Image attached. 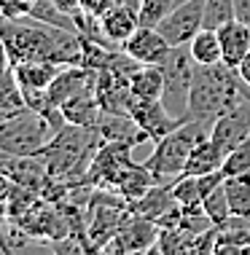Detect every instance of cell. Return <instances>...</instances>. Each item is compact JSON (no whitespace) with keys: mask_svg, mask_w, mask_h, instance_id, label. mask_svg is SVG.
<instances>
[{"mask_svg":"<svg viewBox=\"0 0 250 255\" xmlns=\"http://www.w3.org/2000/svg\"><path fill=\"white\" fill-rule=\"evenodd\" d=\"M102 145V137L97 127H78V124H65L46 148L40 150L43 167L51 180H62L73 188V185H86V169L92 164V156Z\"/></svg>","mask_w":250,"mask_h":255,"instance_id":"obj_1","label":"cell"},{"mask_svg":"<svg viewBox=\"0 0 250 255\" xmlns=\"http://www.w3.org/2000/svg\"><path fill=\"white\" fill-rule=\"evenodd\" d=\"M245 100L242 94V78L234 67L226 62L215 65H197L194 73V86H191V100H189V116L202 124H210L234 108L237 102Z\"/></svg>","mask_w":250,"mask_h":255,"instance_id":"obj_2","label":"cell"},{"mask_svg":"<svg viewBox=\"0 0 250 255\" xmlns=\"http://www.w3.org/2000/svg\"><path fill=\"white\" fill-rule=\"evenodd\" d=\"M207 134H210V124H202L197 119L183 121L178 129H172L170 134L156 142V148L151 150V156L143 164L148 167L159 185H172L178 177H183L191 148Z\"/></svg>","mask_w":250,"mask_h":255,"instance_id":"obj_3","label":"cell"},{"mask_svg":"<svg viewBox=\"0 0 250 255\" xmlns=\"http://www.w3.org/2000/svg\"><path fill=\"white\" fill-rule=\"evenodd\" d=\"M54 134L57 132L48 119L32 108L0 119V150L11 156H40V150Z\"/></svg>","mask_w":250,"mask_h":255,"instance_id":"obj_4","label":"cell"},{"mask_svg":"<svg viewBox=\"0 0 250 255\" xmlns=\"http://www.w3.org/2000/svg\"><path fill=\"white\" fill-rule=\"evenodd\" d=\"M164 75V92H162V105L167 113L178 121H189V100H191V86H194V73H197V62H194L189 46H172L170 54L164 57L162 65Z\"/></svg>","mask_w":250,"mask_h":255,"instance_id":"obj_5","label":"cell"},{"mask_svg":"<svg viewBox=\"0 0 250 255\" xmlns=\"http://www.w3.org/2000/svg\"><path fill=\"white\" fill-rule=\"evenodd\" d=\"M132 161V145L124 142H105L97 148V153L92 156V164L86 169L83 183L89 188H116L121 169Z\"/></svg>","mask_w":250,"mask_h":255,"instance_id":"obj_6","label":"cell"},{"mask_svg":"<svg viewBox=\"0 0 250 255\" xmlns=\"http://www.w3.org/2000/svg\"><path fill=\"white\" fill-rule=\"evenodd\" d=\"M205 27V0H186L175 5L159 22L156 30L167 38L170 46H189V40Z\"/></svg>","mask_w":250,"mask_h":255,"instance_id":"obj_7","label":"cell"},{"mask_svg":"<svg viewBox=\"0 0 250 255\" xmlns=\"http://www.w3.org/2000/svg\"><path fill=\"white\" fill-rule=\"evenodd\" d=\"M250 134V102L242 100L226 113H221L210 127V140L229 156Z\"/></svg>","mask_w":250,"mask_h":255,"instance_id":"obj_8","label":"cell"},{"mask_svg":"<svg viewBox=\"0 0 250 255\" xmlns=\"http://www.w3.org/2000/svg\"><path fill=\"white\" fill-rule=\"evenodd\" d=\"M156 239H159V226L154 220L129 215V220L121 226V231L102 250L105 253H151L156 247Z\"/></svg>","mask_w":250,"mask_h":255,"instance_id":"obj_9","label":"cell"},{"mask_svg":"<svg viewBox=\"0 0 250 255\" xmlns=\"http://www.w3.org/2000/svg\"><path fill=\"white\" fill-rule=\"evenodd\" d=\"M170 49L172 46L167 43V38L156 27H143V24L121 43V51H127L140 65H162L164 57L170 54Z\"/></svg>","mask_w":250,"mask_h":255,"instance_id":"obj_10","label":"cell"},{"mask_svg":"<svg viewBox=\"0 0 250 255\" xmlns=\"http://www.w3.org/2000/svg\"><path fill=\"white\" fill-rule=\"evenodd\" d=\"M135 97V94H132ZM129 116L135 119L140 127L148 132L151 142H159L162 137H167L172 129H178L183 121L172 119L167 113V108L162 105V100H132V108H129Z\"/></svg>","mask_w":250,"mask_h":255,"instance_id":"obj_11","label":"cell"},{"mask_svg":"<svg viewBox=\"0 0 250 255\" xmlns=\"http://www.w3.org/2000/svg\"><path fill=\"white\" fill-rule=\"evenodd\" d=\"M97 132L105 142H124V145H132V148L151 142L148 132L129 113H102L100 121H97Z\"/></svg>","mask_w":250,"mask_h":255,"instance_id":"obj_12","label":"cell"},{"mask_svg":"<svg viewBox=\"0 0 250 255\" xmlns=\"http://www.w3.org/2000/svg\"><path fill=\"white\" fill-rule=\"evenodd\" d=\"M94 81H97V70H92V67H86V65H65L57 73V78L46 86V94H48V100H51V105L62 108L73 94H78L81 89L92 86Z\"/></svg>","mask_w":250,"mask_h":255,"instance_id":"obj_13","label":"cell"},{"mask_svg":"<svg viewBox=\"0 0 250 255\" xmlns=\"http://www.w3.org/2000/svg\"><path fill=\"white\" fill-rule=\"evenodd\" d=\"M218 40H221V59L237 70L240 62L250 54V24L242 22V19H232V22L218 27Z\"/></svg>","mask_w":250,"mask_h":255,"instance_id":"obj_14","label":"cell"},{"mask_svg":"<svg viewBox=\"0 0 250 255\" xmlns=\"http://www.w3.org/2000/svg\"><path fill=\"white\" fill-rule=\"evenodd\" d=\"M215 255H250V218L232 215L215 226Z\"/></svg>","mask_w":250,"mask_h":255,"instance_id":"obj_15","label":"cell"},{"mask_svg":"<svg viewBox=\"0 0 250 255\" xmlns=\"http://www.w3.org/2000/svg\"><path fill=\"white\" fill-rule=\"evenodd\" d=\"M100 24H102V32H105V38L110 40V43L121 46L124 40L140 27V16H137V8L116 3L100 16Z\"/></svg>","mask_w":250,"mask_h":255,"instance_id":"obj_16","label":"cell"},{"mask_svg":"<svg viewBox=\"0 0 250 255\" xmlns=\"http://www.w3.org/2000/svg\"><path fill=\"white\" fill-rule=\"evenodd\" d=\"M62 116H65L67 124H78V127H97L102 116V108H100V100H97V92H94V84L81 89L78 94H73L65 105L59 108Z\"/></svg>","mask_w":250,"mask_h":255,"instance_id":"obj_17","label":"cell"},{"mask_svg":"<svg viewBox=\"0 0 250 255\" xmlns=\"http://www.w3.org/2000/svg\"><path fill=\"white\" fill-rule=\"evenodd\" d=\"M178 202L175 196H172V185H154V188L148 191V194H143L140 199H135V202H129V212L135 218H145V220H156L164 218L170 210H175Z\"/></svg>","mask_w":250,"mask_h":255,"instance_id":"obj_18","label":"cell"},{"mask_svg":"<svg viewBox=\"0 0 250 255\" xmlns=\"http://www.w3.org/2000/svg\"><path fill=\"white\" fill-rule=\"evenodd\" d=\"M224 161H226V153L215 145V142L210 140V134H207L191 148V156H189V161H186L183 175H194V177L210 175V172L224 169Z\"/></svg>","mask_w":250,"mask_h":255,"instance_id":"obj_19","label":"cell"},{"mask_svg":"<svg viewBox=\"0 0 250 255\" xmlns=\"http://www.w3.org/2000/svg\"><path fill=\"white\" fill-rule=\"evenodd\" d=\"M154 185H156V180H154V175L148 172L145 164L129 161L127 167L121 169V175H119V180H116L113 191H116V194H121L127 202H135V199H140L143 194H148Z\"/></svg>","mask_w":250,"mask_h":255,"instance_id":"obj_20","label":"cell"},{"mask_svg":"<svg viewBox=\"0 0 250 255\" xmlns=\"http://www.w3.org/2000/svg\"><path fill=\"white\" fill-rule=\"evenodd\" d=\"M65 65L59 62H51V59H27V62H19L13 65V73H16V81L19 86H30V89H46L57 78V73L62 70Z\"/></svg>","mask_w":250,"mask_h":255,"instance_id":"obj_21","label":"cell"},{"mask_svg":"<svg viewBox=\"0 0 250 255\" xmlns=\"http://www.w3.org/2000/svg\"><path fill=\"white\" fill-rule=\"evenodd\" d=\"M129 89L137 100H162L164 75L159 65H140L129 78Z\"/></svg>","mask_w":250,"mask_h":255,"instance_id":"obj_22","label":"cell"},{"mask_svg":"<svg viewBox=\"0 0 250 255\" xmlns=\"http://www.w3.org/2000/svg\"><path fill=\"white\" fill-rule=\"evenodd\" d=\"M189 51L197 65H215L221 59V40H218V30H210V27H202L191 40H189Z\"/></svg>","mask_w":250,"mask_h":255,"instance_id":"obj_23","label":"cell"},{"mask_svg":"<svg viewBox=\"0 0 250 255\" xmlns=\"http://www.w3.org/2000/svg\"><path fill=\"white\" fill-rule=\"evenodd\" d=\"M224 188L229 196L232 215L250 218V172H245V175H226Z\"/></svg>","mask_w":250,"mask_h":255,"instance_id":"obj_24","label":"cell"},{"mask_svg":"<svg viewBox=\"0 0 250 255\" xmlns=\"http://www.w3.org/2000/svg\"><path fill=\"white\" fill-rule=\"evenodd\" d=\"M27 102H24V94H22V86L16 81V73L5 70L0 75V119H8V116L24 110Z\"/></svg>","mask_w":250,"mask_h":255,"instance_id":"obj_25","label":"cell"},{"mask_svg":"<svg viewBox=\"0 0 250 255\" xmlns=\"http://www.w3.org/2000/svg\"><path fill=\"white\" fill-rule=\"evenodd\" d=\"M30 16L38 19V22L43 24H51V27H62V30H75L78 32V27H75V19L67 16L65 11L59 8L54 0H35L30 8Z\"/></svg>","mask_w":250,"mask_h":255,"instance_id":"obj_26","label":"cell"},{"mask_svg":"<svg viewBox=\"0 0 250 255\" xmlns=\"http://www.w3.org/2000/svg\"><path fill=\"white\" fill-rule=\"evenodd\" d=\"M202 207H205L207 218L213 220V226H221V223H226V220L232 218V207H229V196H226L224 183H218L215 188H210L202 196Z\"/></svg>","mask_w":250,"mask_h":255,"instance_id":"obj_27","label":"cell"},{"mask_svg":"<svg viewBox=\"0 0 250 255\" xmlns=\"http://www.w3.org/2000/svg\"><path fill=\"white\" fill-rule=\"evenodd\" d=\"M178 5V0H140V8H137V16H140L143 27H159V22Z\"/></svg>","mask_w":250,"mask_h":255,"instance_id":"obj_28","label":"cell"},{"mask_svg":"<svg viewBox=\"0 0 250 255\" xmlns=\"http://www.w3.org/2000/svg\"><path fill=\"white\" fill-rule=\"evenodd\" d=\"M237 19L234 13V0H205V27L218 30L221 24Z\"/></svg>","mask_w":250,"mask_h":255,"instance_id":"obj_29","label":"cell"},{"mask_svg":"<svg viewBox=\"0 0 250 255\" xmlns=\"http://www.w3.org/2000/svg\"><path fill=\"white\" fill-rule=\"evenodd\" d=\"M245 172H250V134L224 161V175H245Z\"/></svg>","mask_w":250,"mask_h":255,"instance_id":"obj_30","label":"cell"},{"mask_svg":"<svg viewBox=\"0 0 250 255\" xmlns=\"http://www.w3.org/2000/svg\"><path fill=\"white\" fill-rule=\"evenodd\" d=\"M30 8L32 3H27V0H0V11L5 19H24L30 16Z\"/></svg>","mask_w":250,"mask_h":255,"instance_id":"obj_31","label":"cell"},{"mask_svg":"<svg viewBox=\"0 0 250 255\" xmlns=\"http://www.w3.org/2000/svg\"><path fill=\"white\" fill-rule=\"evenodd\" d=\"M110 5H116V0H81V11L92 16H102Z\"/></svg>","mask_w":250,"mask_h":255,"instance_id":"obj_32","label":"cell"},{"mask_svg":"<svg viewBox=\"0 0 250 255\" xmlns=\"http://www.w3.org/2000/svg\"><path fill=\"white\" fill-rule=\"evenodd\" d=\"M54 3H57L59 8L65 11L67 16H73V19L81 13V0H54Z\"/></svg>","mask_w":250,"mask_h":255,"instance_id":"obj_33","label":"cell"},{"mask_svg":"<svg viewBox=\"0 0 250 255\" xmlns=\"http://www.w3.org/2000/svg\"><path fill=\"white\" fill-rule=\"evenodd\" d=\"M11 188H13L11 177H8V175H3V172H0V210H5V199H8Z\"/></svg>","mask_w":250,"mask_h":255,"instance_id":"obj_34","label":"cell"},{"mask_svg":"<svg viewBox=\"0 0 250 255\" xmlns=\"http://www.w3.org/2000/svg\"><path fill=\"white\" fill-rule=\"evenodd\" d=\"M234 13H237V19L250 24V0H234Z\"/></svg>","mask_w":250,"mask_h":255,"instance_id":"obj_35","label":"cell"},{"mask_svg":"<svg viewBox=\"0 0 250 255\" xmlns=\"http://www.w3.org/2000/svg\"><path fill=\"white\" fill-rule=\"evenodd\" d=\"M11 57H8V49H5V43H3V38H0V75H3L5 70H11Z\"/></svg>","mask_w":250,"mask_h":255,"instance_id":"obj_36","label":"cell"},{"mask_svg":"<svg viewBox=\"0 0 250 255\" xmlns=\"http://www.w3.org/2000/svg\"><path fill=\"white\" fill-rule=\"evenodd\" d=\"M237 73H240V78H242V84H248L250 86V54L245 59L240 62V67H237Z\"/></svg>","mask_w":250,"mask_h":255,"instance_id":"obj_37","label":"cell"},{"mask_svg":"<svg viewBox=\"0 0 250 255\" xmlns=\"http://www.w3.org/2000/svg\"><path fill=\"white\" fill-rule=\"evenodd\" d=\"M5 24V16H3V11H0V27H3Z\"/></svg>","mask_w":250,"mask_h":255,"instance_id":"obj_38","label":"cell"},{"mask_svg":"<svg viewBox=\"0 0 250 255\" xmlns=\"http://www.w3.org/2000/svg\"><path fill=\"white\" fill-rule=\"evenodd\" d=\"M180 3H186V0H178V5H180Z\"/></svg>","mask_w":250,"mask_h":255,"instance_id":"obj_39","label":"cell"}]
</instances>
